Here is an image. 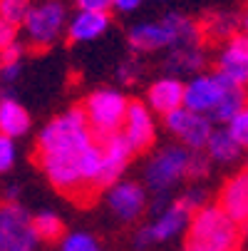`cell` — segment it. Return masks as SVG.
<instances>
[{
    "mask_svg": "<svg viewBox=\"0 0 248 251\" xmlns=\"http://www.w3.org/2000/svg\"><path fill=\"white\" fill-rule=\"evenodd\" d=\"M94 145V134L82 107L67 110L47 122L38 137V159L50 179L65 194H80L87 189L82 176V157Z\"/></svg>",
    "mask_w": 248,
    "mask_h": 251,
    "instance_id": "cell-1",
    "label": "cell"
},
{
    "mask_svg": "<svg viewBox=\"0 0 248 251\" xmlns=\"http://www.w3.org/2000/svg\"><path fill=\"white\" fill-rule=\"evenodd\" d=\"M241 226L219 204L201 206L186 229L184 251H236Z\"/></svg>",
    "mask_w": 248,
    "mask_h": 251,
    "instance_id": "cell-2",
    "label": "cell"
},
{
    "mask_svg": "<svg viewBox=\"0 0 248 251\" xmlns=\"http://www.w3.org/2000/svg\"><path fill=\"white\" fill-rule=\"evenodd\" d=\"M129 45L134 52H154L164 48L199 45V25L179 13H171L157 23H136L129 27Z\"/></svg>",
    "mask_w": 248,
    "mask_h": 251,
    "instance_id": "cell-3",
    "label": "cell"
},
{
    "mask_svg": "<svg viewBox=\"0 0 248 251\" xmlns=\"http://www.w3.org/2000/svg\"><path fill=\"white\" fill-rule=\"evenodd\" d=\"M69 25V8L65 0H32L30 13L23 23L25 35L32 48H50L67 32Z\"/></svg>",
    "mask_w": 248,
    "mask_h": 251,
    "instance_id": "cell-4",
    "label": "cell"
},
{
    "mask_svg": "<svg viewBox=\"0 0 248 251\" xmlns=\"http://www.w3.org/2000/svg\"><path fill=\"white\" fill-rule=\"evenodd\" d=\"M85 117L90 122V129L94 137L107 139L112 134H119L127 120V110H129V100L112 87H102L97 92H92L85 104Z\"/></svg>",
    "mask_w": 248,
    "mask_h": 251,
    "instance_id": "cell-5",
    "label": "cell"
},
{
    "mask_svg": "<svg viewBox=\"0 0 248 251\" xmlns=\"http://www.w3.org/2000/svg\"><path fill=\"white\" fill-rule=\"evenodd\" d=\"M191 150L184 145H171L159 150L144 167V184L154 194H166L174 184H179L184 176H189Z\"/></svg>",
    "mask_w": 248,
    "mask_h": 251,
    "instance_id": "cell-6",
    "label": "cell"
},
{
    "mask_svg": "<svg viewBox=\"0 0 248 251\" xmlns=\"http://www.w3.org/2000/svg\"><path fill=\"white\" fill-rule=\"evenodd\" d=\"M191 217H194V214H191L179 199L171 201L166 209H161V211L157 214V219H154L152 224L141 226V229L134 234V246H136L139 251H144V249H149L152 244L169 241V239H174V236H179L181 231L189 229Z\"/></svg>",
    "mask_w": 248,
    "mask_h": 251,
    "instance_id": "cell-7",
    "label": "cell"
},
{
    "mask_svg": "<svg viewBox=\"0 0 248 251\" xmlns=\"http://www.w3.org/2000/svg\"><path fill=\"white\" fill-rule=\"evenodd\" d=\"M164 125L191 152L206 150L211 134H214V120L201 112H191L189 107H179L176 112H169L164 117Z\"/></svg>",
    "mask_w": 248,
    "mask_h": 251,
    "instance_id": "cell-8",
    "label": "cell"
},
{
    "mask_svg": "<svg viewBox=\"0 0 248 251\" xmlns=\"http://www.w3.org/2000/svg\"><path fill=\"white\" fill-rule=\"evenodd\" d=\"M38 244V234L32 229L27 211L13 201L0 204V251L32 249Z\"/></svg>",
    "mask_w": 248,
    "mask_h": 251,
    "instance_id": "cell-9",
    "label": "cell"
},
{
    "mask_svg": "<svg viewBox=\"0 0 248 251\" xmlns=\"http://www.w3.org/2000/svg\"><path fill=\"white\" fill-rule=\"evenodd\" d=\"M233 82H228L221 73L214 75H196L194 80L186 82V92H184V107H189L191 112H201V115H214V110L219 107L224 92L231 87Z\"/></svg>",
    "mask_w": 248,
    "mask_h": 251,
    "instance_id": "cell-10",
    "label": "cell"
},
{
    "mask_svg": "<svg viewBox=\"0 0 248 251\" xmlns=\"http://www.w3.org/2000/svg\"><path fill=\"white\" fill-rule=\"evenodd\" d=\"M122 134L132 145L134 154L136 152H147L154 145V139H157V122H154V115H152V107L144 104V102H136V100L129 102Z\"/></svg>",
    "mask_w": 248,
    "mask_h": 251,
    "instance_id": "cell-11",
    "label": "cell"
},
{
    "mask_svg": "<svg viewBox=\"0 0 248 251\" xmlns=\"http://www.w3.org/2000/svg\"><path fill=\"white\" fill-rule=\"evenodd\" d=\"M107 206L124 224H132L147 209V192L136 182H117L107 192Z\"/></svg>",
    "mask_w": 248,
    "mask_h": 251,
    "instance_id": "cell-12",
    "label": "cell"
},
{
    "mask_svg": "<svg viewBox=\"0 0 248 251\" xmlns=\"http://www.w3.org/2000/svg\"><path fill=\"white\" fill-rule=\"evenodd\" d=\"M134 150L127 142V137L119 132V134H112L107 139H102V172H99V182L97 187H112L119 182L122 172L127 169L129 159H132Z\"/></svg>",
    "mask_w": 248,
    "mask_h": 251,
    "instance_id": "cell-13",
    "label": "cell"
},
{
    "mask_svg": "<svg viewBox=\"0 0 248 251\" xmlns=\"http://www.w3.org/2000/svg\"><path fill=\"white\" fill-rule=\"evenodd\" d=\"M228 82L246 87L248 85V35L238 32L233 38H228V43L224 45L221 55H219V70Z\"/></svg>",
    "mask_w": 248,
    "mask_h": 251,
    "instance_id": "cell-14",
    "label": "cell"
},
{
    "mask_svg": "<svg viewBox=\"0 0 248 251\" xmlns=\"http://www.w3.org/2000/svg\"><path fill=\"white\" fill-rule=\"evenodd\" d=\"M219 206L238 224H248V167L236 172L231 179H226L219 192Z\"/></svg>",
    "mask_w": 248,
    "mask_h": 251,
    "instance_id": "cell-15",
    "label": "cell"
},
{
    "mask_svg": "<svg viewBox=\"0 0 248 251\" xmlns=\"http://www.w3.org/2000/svg\"><path fill=\"white\" fill-rule=\"evenodd\" d=\"M184 92H186L184 82H179L176 77H161V80L149 85L147 104L152 107L154 112L166 117L169 112H176L179 107H184Z\"/></svg>",
    "mask_w": 248,
    "mask_h": 251,
    "instance_id": "cell-16",
    "label": "cell"
},
{
    "mask_svg": "<svg viewBox=\"0 0 248 251\" xmlns=\"http://www.w3.org/2000/svg\"><path fill=\"white\" fill-rule=\"evenodd\" d=\"M110 30V15L102 10H80L69 18L67 38L72 43H92Z\"/></svg>",
    "mask_w": 248,
    "mask_h": 251,
    "instance_id": "cell-17",
    "label": "cell"
},
{
    "mask_svg": "<svg viewBox=\"0 0 248 251\" xmlns=\"http://www.w3.org/2000/svg\"><path fill=\"white\" fill-rule=\"evenodd\" d=\"M27 129H30V115L25 107L13 97L0 100V132L18 139L27 134Z\"/></svg>",
    "mask_w": 248,
    "mask_h": 251,
    "instance_id": "cell-18",
    "label": "cell"
},
{
    "mask_svg": "<svg viewBox=\"0 0 248 251\" xmlns=\"http://www.w3.org/2000/svg\"><path fill=\"white\" fill-rule=\"evenodd\" d=\"M203 67V52L199 45H179L171 48V52L164 60V70L174 75L181 73H196V70Z\"/></svg>",
    "mask_w": 248,
    "mask_h": 251,
    "instance_id": "cell-19",
    "label": "cell"
},
{
    "mask_svg": "<svg viewBox=\"0 0 248 251\" xmlns=\"http://www.w3.org/2000/svg\"><path fill=\"white\" fill-rule=\"evenodd\" d=\"M241 152H243V147L233 139V134L228 129H214V134H211L208 145H206V154L219 164L236 162L241 157Z\"/></svg>",
    "mask_w": 248,
    "mask_h": 251,
    "instance_id": "cell-20",
    "label": "cell"
},
{
    "mask_svg": "<svg viewBox=\"0 0 248 251\" xmlns=\"http://www.w3.org/2000/svg\"><path fill=\"white\" fill-rule=\"evenodd\" d=\"M243 110H248V95L243 92V87L231 85V87L224 92V97H221L219 107L214 110V115H211V120L228 125V122H231L236 115H241Z\"/></svg>",
    "mask_w": 248,
    "mask_h": 251,
    "instance_id": "cell-21",
    "label": "cell"
},
{
    "mask_svg": "<svg viewBox=\"0 0 248 251\" xmlns=\"http://www.w3.org/2000/svg\"><path fill=\"white\" fill-rule=\"evenodd\" d=\"M32 229H35V234H38V239H43V241H55L65 231L62 219L57 217V214H52V211L35 214L32 217Z\"/></svg>",
    "mask_w": 248,
    "mask_h": 251,
    "instance_id": "cell-22",
    "label": "cell"
},
{
    "mask_svg": "<svg viewBox=\"0 0 248 251\" xmlns=\"http://www.w3.org/2000/svg\"><path fill=\"white\" fill-rule=\"evenodd\" d=\"M236 25H241V18L236 20L231 13H214L206 23V30H208V35H214V38H233Z\"/></svg>",
    "mask_w": 248,
    "mask_h": 251,
    "instance_id": "cell-23",
    "label": "cell"
},
{
    "mask_svg": "<svg viewBox=\"0 0 248 251\" xmlns=\"http://www.w3.org/2000/svg\"><path fill=\"white\" fill-rule=\"evenodd\" d=\"M32 0H0V18H5L13 25L25 23Z\"/></svg>",
    "mask_w": 248,
    "mask_h": 251,
    "instance_id": "cell-24",
    "label": "cell"
},
{
    "mask_svg": "<svg viewBox=\"0 0 248 251\" xmlns=\"http://www.w3.org/2000/svg\"><path fill=\"white\" fill-rule=\"evenodd\" d=\"M60 251H99L94 236L85 234V231H69L62 236Z\"/></svg>",
    "mask_w": 248,
    "mask_h": 251,
    "instance_id": "cell-25",
    "label": "cell"
},
{
    "mask_svg": "<svg viewBox=\"0 0 248 251\" xmlns=\"http://www.w3.org/2000/svg\"><path fill=\"white\" fill-rule=\"evenodd\" d=\"M15 159H18V147H15V139L0 132V174L10 172V169H13V164H15Z\"/></svg>",
    "mask_w": 248,
    "mask_h": 251,
    "instance_id": "cell-26",
    "label": "cell"
},
{
    "mask_svg": "<svg viewBox=\"0 0 248 251\" xmlns=\"http://www.w3.org/2000/svg\"><path fill=\"white\" fill-rule=\"evenodd\" d=\"M226 129L233 134V139L238 142L241 147H248V110H243L241 115H236V117L228 122Z\"/></svg>",
    "mask_w": 248,
    "mask_h": 251,
    "instance_id": "cell-27",
    "label": "cell"
},
{
    "mask_svg": "<svg viewBox=\"0 0 248 251\" xmlns=\"http://www.w3.org/2000/svg\"><path fill=\"white\" fill-rule=\"evenodd\" d=\"M139 75H141V65H139V60H134V57H127V60L119 65V70H117V77H119V82H124V85L136 82Z\"/></svg>",
    "mask_w": 248,
    "mask_h": 251,
    "instance_id": "cell-28",
    "label": "cell"
},
{
    "mask_svg": "<svg viewBox=\"0 0 248 251\" xmlns=\"http://www.w3.org/2000/svg\"><path fill=\"white\" fill-rule=\"evenodd\" d=\"M211 157L206 152H191V162H189V176L191 179H203L208 172Z\"/></svg>",
    "mask_w": 248,
    "mask_h": 251,
    "instance_id": "cell-29",
    "label": "cell"
},
{
    "mask_svg": "<svg viewBox=\"0 0 248 251\" xmlns=\"http://www.w3.org/2000/svg\"><path fill=\"white\" fill-rule=\"evenodd\" d=\"M179 201H181L191 214H196L201 206H206V192H203L201 187H194V189H189L184 197H179Z\"/></svg>",
    "mask_w": 248,
    "mask_h": 251,
    "instance_id": "cell-30",
    "label": "cell"
},
{
    "mask_svg": "<svg viewBox=\"0 0 248 251\" xmlns=\"http://www.w3.org/2000/svg\"><path fill=\"white\" fill-rule=\"evenodd\" d=\"M18 38H15V25L8 23L5 18H0V52H3L8 45H13Z\"/></svg>",
    "mask_w": 248,
    "mask_h": 251,
    "instance_id": "cell-31",
    "label": "cell"
},
{
    "mask_svg": "<svg viewBox=\"0 0 248 251\" xmlns=\"http://www.w3.org/2000/svg\"><path fill=\"white\" fill-rule=\"evenodd\" d=\"M0 57H3V65H15V62H20V57H23V45L15 40L13 45H8L3 52H0Z\"/></svg>",
    "mask_w": 248,
    "mask_h": 251,
    "instance_id": "cell-32",
    "label": "cell"
},
{
    "mask_svg": "<svg viewBox=\"0 0 248 251\" xmlns=\"http://www.w3.org/2000/svg\"><path fill=\"white\" fill-rule=\"evenodd\" d=\"M75 3L80 5V10H102V13H107L112 8V0H75Z\"/></svg>",
    "mask_w": 248,
    "mask_h": 251,
    "instance_id": "cell-33",
    "label": "cell"
},
{
    "mask_svg": "<svg viewBox=\"0 0 248 251\" xmlns=\"http://www.w3.org/2000/svg\"><path fill=\"white\" fill-rule=\"evenodd\" d=\"M141 5V0H112V8L119 13H132Z\"/></svg>",
    "mask_w": 248,
    "mask_h": 251,
    "instance_id": "cell-34",
    "label": "cell"
},
{
    "mask_svg": "<svg viewBox=\"0 0 248 251\" xmlns=\"http://www.w3.org/2000/svg\"><path fill=\"white\" fill-rule=\"evenodd\" d=\"M18 73H20V62H15V65H3V77H5V80H15Z\"/></svg>",
    "mask_w": 248,
    "mask_h": 251,
    "instance_id": "cell-35",
    "label": "cell"
},
{
    "mask_svg": "<svg viewBox=\"0 0 248 251\" xmlns=\"http://www.w3.org/2000/svg\"><path fill=\"white\" fill-rule=\"evenodd\" d=\"M241 32L248 35V5H246V10L241 13Z\"/></svg>",
    "mask_w": 248,
    "mask_h": 251,
    "instance_id": "cell-36",
    "label": "cell"
},
{
    "mask_svg": "<svg viewBox=\"0 0 248 251\" xmlns=\"http://www.w3.org/2000/svg\"><path fill=\"white\" fill-rule=\"evenodd\" d=\"M13 251H32V249H13Z\"/></svg>",
    "mask_w": 248,
    "mask_h": 251,
    "instance_id": "cell-37",
    "label": "cell"
},
{
    "mask_svg": "<svg viewBox=\"0 0 248 251\" xmlns=\"http://www.w3.org/2000/svg\"><path fill=\"white\" fill-rule=\"evenodd\" d=\"M0 73H3V57H0Z\"/></svg>",
    "mask_w": 248,
    "mask_h": 251,
    "instance_id": "cell-38",
    "label": "cell"
}]
</instances>
